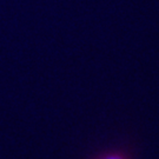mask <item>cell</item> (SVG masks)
<instances>
[{"instance_id":"obj_1","label":"cell","mask_w":159,"mask_h":159,"mask_svg":"<svg viewBox=\"0 0 159 159\" xmlns=\"http://www.w3.org/2000/svg\"><path fill=\"white\" fill-rule=\"evenodd\" d=\"M89 159H132V154L126 146H116L94 154Z\"/></svg>"}]
</instances>
